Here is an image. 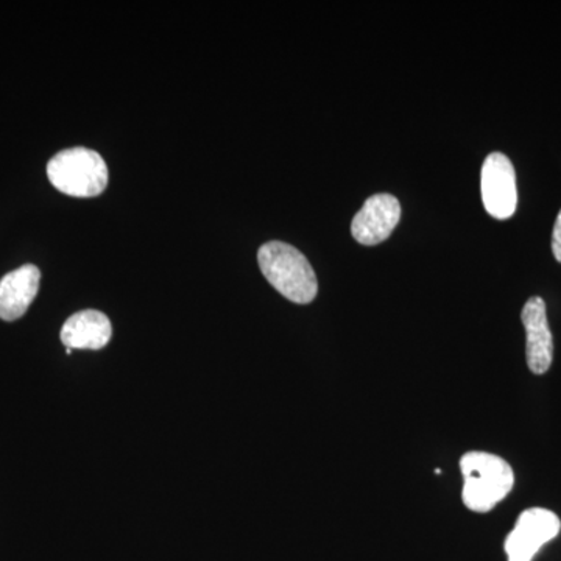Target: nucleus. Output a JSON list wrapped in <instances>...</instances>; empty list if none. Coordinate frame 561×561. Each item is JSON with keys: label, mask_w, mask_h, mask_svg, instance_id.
I'll return each instance as SVG.
<instances>
[{"label": "nucleus", "mask_w": 561, "mask_h": 561, "mask_svg": "<svg viewBox=\"0 0 561 561\" xmlns=\"http://www.w3.org/2000/svg\"><path fill=\"white\" fill-rule=\"evenodd\" d=\"M522 320L526 330L527 365L534 375H545L553 360V339L545 300L531 297L524 305Z\"/></svg>", "instance_id": "7"}, {"label": "nucleus", "mask_w": 561, "mask_h": 561, "mask_svg": "<svg viewBox=\"0 0 561 561\" xmlns=\"http://www.w3.org/2000/svg\"><path fill=\"white\" fill-rule=\"evenodd\" d=\"M552 251L553 256L561 264V210L559 217H557L556 227H553Z\"/></svg>", "instance_id": "10"}, {"label": "nucleus", "mask_w": 561, "mask_h": 561, "mask_svg": "<svg viewBox=\"0 0 561 561\" xmlns=\"http://www.w3.org/2000/svg\"><path fill=\"white\" fill-rule=\"evenodd\" d=\"M113 337V327L105 313L88 309L73 313L61 328V342L70 350H102Z\"/></svg>", "instance_id": "9"}, {"label": "nucleus", "mask_w": 561, "mask_h": 561, "mask_svg": "<svg viewBox=\"0 0 561 561\" xmlns=\"http://www.w3.org/2000/svg\"><path fill=\"white\" fill-rule=\"evenodd\" d=\"M50 183L70 197H98L108 186V168L98 151L76 147L55 154L47 164Z\"/></svg>", "instance_id": "3"}, {"label": "nucleus", "mask_w": 561, "mask_h": 561, "mask_svg": "<svg viewBox=\"0 0 561 561\" xmlns=\"http://www.w3.org/2000/svg\"><path fill=\"white\" fill-rule=\"evenodd\" d=\"M482 202L494 219H511L518 206L516 173L512 161L500 151L486 157L481 173Z\"/></svg>", "instance_id": "5"}, {"label": "nucleus", "mask_w": 561, "mask_h": 561, "mask_svg": "<svg viewBox=\"0 0 561 561\" xmlns=\"http://www.w3.org/2000/svg\"><path fill=\"white\" fill-rule=\"evenodd\" d=\"M400 219V201L391 194H376L354 216L351 232L362 245H378L390 238Z\"/></svg>", "instance_id": "6"}, {"label": "nucleus", "mask_w": 561, "mask_h": 561, "mask_svg": "<svg viewBox=\"0 0 561 561\" xmlns=\"http://www.w3.org/2000/svg\"><path fill=\"white\" fill-rule=\"evenodd\" d=\"M465 483L461 500L468 511H493L511 494L515 485V472L507 460L490 453L472 451L460 459Z\"/></svg>", "instance_id": "2"}, {"label": "nucleus", "mask_w": 561, "mask_h": 561, "mask_svg": "<svg viewBox=\"0 0 561 561\" xmlns=\"http://www.w3.org/2000/svg\"><path fill=\"white\" fill-rule=\"evenodd\" d=\"M41 272L35 265H22L0 280V319L14 321L28 311L39 290Z\"/></svg>", "instance_id": "8"}, {"label": "nucleus", "mask_w": 561, "mask_h": 561, "mask_svg": "<svg viewBox=\"0 0 561 561\" xmlns=\"http://www.w3.org/2000/svg\"><path fill=\"white\" fill-rule=\"evenodd\" d=\"M257 262L265 279L297 305H309L319 294V280L305 254L289 243L273 241L257 251Z\"/></svg>", "instance_id": "1"}, {"label": "nucleus", "mask_w": 561, "mask_h": 561, "mask_svg": "<svg viewBox=\"0 0 561 561\" xmlns=\"http://www.w3.org/2000/svg\"><path fill=\"white\" fill-rule=\"evenodd\" d=\"M561 523L556 513L540 507L523 512L505 540L508 561L534 560L542 546L559 537Z\"/></svg>", "instance_id": "4"}]
</instances>
